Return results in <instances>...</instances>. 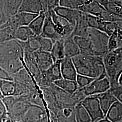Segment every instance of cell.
I'll return each mask as SVG.
<instances>
[{"label":"cell","mask_w":122,"mask_h":122,"mask_svg":"<svg viewBox=\"0 0 122 122\" xmlns=\"http://www.w3.org/2000/svg\"><path fill=\"white\" fill-rule=\"evenodd\" d=\"M23 42L13 39L0 44V66L12 76L25 67Z\"/></svg>","instance_id":"1"},{"label":"cell","mask_w":122,"mask_h":122,"mask_svg":"<svg viewBox=\"0 0 122 122\" xmlns=\"http://www.w3.org/2000/svg\"><path fill=\"white\" fill-rule=\"evenodd\" d=\"M72 59L78 74L95 79L106 75L103 57L80 53Z\"/></svg>","instance_id":"2"},{"label":"cell","mask_w":122,"mask_h":122,"mask_svg":"<svg viewBox=\"0 0 122 122\" xmlns=\"http://www.w3.org/2000/svg\"><path fill=\"white\" fill-rule=\"evenodd\" d=\"M103 61L110 88L122 86L119 82L122 74V48L108 51L103 56Z\"/></svg>","instance_id":"3"},{"label":"cell","mask_w":122,"mask_h":122,"mask_svg":"<svg viewBox=\"0 0 122 122\" xmlns=\"http://www.w3.org/2000/svg\"><path fill=\"white\" fill-rule=\"evenodd\" d=\"M87 37L92 43L94 56L103 57L108 51L109 36L98 30L89 28Z\"/></svg>","instance_id":"4"},{"label":"cell","mask_w":122,"mask_h":122,"mask_svg":"<svg viewBox=\"0 0 122 122\" xmlns=\"http://www.w3.org/2000/svg\"><path fill=\"white\" fill-rule=\"evenodd\" d=\"M92 119V122H96L105 116L101 109L97 95L86 96L81 102Z\"/></svg>","instance_id":"5"},{"label":"cell","mask_w":122,"mask_h":122,"mask_svg":"<svg viewBox=\"0 0 122 122\" xmlns=\"http://www.w3.org/2000/svg\"><path fill=\"white\" fill-rule=\"evenodd\" d=\"M21 122H49L48 110L46 107L31 105Z\"/></svg>","instance_id":"6"},{"label":"cell","mask_w":122,"mask_h":122,"mask_svg":"<svg viewBox=\"0 0 122 122\" xmlns=\"http://www.w3.org/2000/svg\"><path fill=\"white\" fill-rule=\"evenodd\" d=\"M48 12L52 18L55 30L61 39H64L71 35L75 26L65 19L57 15L53 10Z\"/></svg>","instance_id":"7"},{"label":"cell","mask_w":122,"mask_h":122,"mask_svg":"<svg viewBox=\"0 0 122 122\" xmlns=\"http://www.w3.org/2000/svg\"><path fill=\"white\" fill-rule=\"evenodd\" d=\"M110 88L109 79L106 75L96 78L86 87L82 88L86 96L97 95L108 91Z\"/></svg>","instance_id":"8"},{"label":"cell","mask_w":122,"mask_h":122,"mask_svg":"<svg viewBox=\"0 0 122 122\" xmlns=\"http://www.w3.org/2000/svg\"><path fill=\"white\" fill-rule=\"evenodd\" d=\"M31 105L19 96L17 100L8 111L9 120L12 122H21Z\"/></svg>","instance_id":"9"},{"label":"cell","mask_w":122,"mask_h":122,"mask_svg":"<svg viewBox=\"0 0 122 122\" xmlns=\"http://www.w3.org/2000/svg\"><path fill=\"white\" fill-rule=\"evenodd\" d=\"M40 88L45 101L46 107L49 111L57 115L61 109L51 86Z\"/></svg>","instance_id":"10"},{"label":"cell","mask_w":122,"mask_h":122,"mask_svg":"<svg viewBox=\"0 0 122 122\" xmlns=\"http://www.w3.org/2000/svg\"><path fill=\"white\" fill-rule=\"evenodd\" d=\"M23 60L25 66L29 70L30 74L37 84L39 81L41 77V72L35 61L34 52L24 49Z\"/></svg>","instance_id":"11"},{"label":"cell","mask_w":122,"mask_h":122,"mask_svg":"<svg viewBox=\"0 0 122 122\" xmlns=\"http://www.w3.org/2000/svg\"><path fill=\"white\" fill-rule=\"evenodd\" d=\"M51 86L61 109L64 107H74L77 105L72 94L60 89L54 84H52Z\"/></svg>","instance_id":"12"},{"label":"cell","mask_w":122,"mask_h":122,"mask_svg":"<svg viewBox=\"0 0 122 122\" xmlns=\"http://www.w3.org/2000/svg\"><path fill=\"white\" fill-rule=\"evenodd\" d=\"M61 74L63 78L76 81L77 73L72 58L65 57L60 62Z\"/></svg>","instance_id":"13"},{"label":"cell","mask_w":122,"mask_h":122,"mask_svg":"<svg viewBox=\"0 0 122 122\" xmlns=\"http://www.w3.org/2000/svg\"><path fill=\"white\" fill-rule=\"evenodd\" d=\"M38 15L26 12H19L8 19L13 26L17 29L20 26H28Z\"/></svg>","instance_id":"14"},{"label":"cell","mask_w":122,"mask_h":122,"mask_svg":"<svg viewBox=\"0 0 122 122\" xmlns=\"http://www.w3.org/2000/svg\"><path fill=\"white\" fill-rule=\"evenodd\" d=\"M53 10L58 15L65 19L74 26L77 20L81 13L77 9H72L60 6H57Z\"/></svg>","instance_id":"15"},{"label":"cell","mask_w":122,"mask_h":122,"mask_svg":"<svg viewBox=\"0 0 122 122\" xmlns=\"http://www.w3.org/2000/svg\"><path fill=\"white\" fill-rule=\"evenodd\" d=\"M19 12H26L37 15L45 12L43 0H23Z\"/></svg>","instance_id":"16"},{"label":"cell","mask_w":122,"mask_h":122,"mask_svg":"<svg viewBox=\"0 0 122 122\" xmlns=\"http://www.w3.org/2000/svg\"><path fill=\"white\" fill-rule=\"evenodd\" d=\"M83 13L100 18L105 11V9L96 0H90L81 5L78 9Z\"/></svg>","instance_id":"17"},{"label":"cell","mask_w":122,"mask_h":122,"mask_svg":"<svg viewBox=\"0 0 122 122\" xmlns=\"http://www.w3.org/2000/svg\"><path fill=\"white\" fill-rule=\"evenodd\" d=\"M40 36L52 40L53 43L57 40L61 39L55 30L54 25L50 14L47 12H45L44 26Z\"/></svg>","instance_id":"18"},{"label":"cell","mask_w":122,"mask_h":122,"mask_svg":"<svg viewBox=\"0 0 122 122\" xmlns=\"http://www.w3.org/2000/svg\"><path fill=\"white\" fill-rule=\"evenodd\" d=\"M34 55L35 61L41 72L48 70L53 63L50 52L38 50L34 52Z\"/></svg>","instance_id":"19"},{"label":"cell","mask_w":122,"mask_h":122,"mask_svg":"<svg viewBox=\"0 0 122 122\" xmlns=\"http://www.w3.org/2000/svg\"><path fill=\"white\" fill-rule=\"evenodd\" d=\"M13 80L15 82L23 84L30 89L36 88L35 81L31 76L30 74L26 70L25 66L15 74L12 76Z\"/></svg>","instance_id":"20"},{"label":"cell","mask_w":122,"mask_h":122,"mask_svg":"<svg viewBox=\"0 0 122 122\" xmlns=\"http://www.w3.org/2000/svg\"><path fill=\"white\" fill-rule=\"evenodd\" d=\"M88 28L89 27L87 25L86 20V14L81 12L76 21L74 30L71 35L73 37H86Z\"/></svg>","instance_id":"21"},{"label":"cell","mask_w":122,"mask_h":122,"mask_svg":"<svg viewBox=\"0 0 122 122\" xmlns=\"http://www.w3.org/2000/svg\"><path fill=\"white\" fill-rule=\"evenodd\" d=\"M16 30L8 18L4 23L0 25V44L15 39Z\"/></svg>","instance_id":"22"},{"label":"cell","mask_w":122,"mask_h":122,"mask_svg":"<svg viewBox=\"0 0 122 122\" xmlns=\"http://www.w3.org/2000/svg\"><path fill=\"white\" fill-rule=\"evenodd\" d=\"M64 40V49L65 57L73 58L81 53L78 45L71 35L67 37Z\"/></svg>","instance_id":"23"},{"label":"cell","mask_w":122,"mask_h":122,"mask_svg":"<svg viewBox=\"0 0 122 122\" xmlns=\"http://www.w3.org/2000/svg\"><path fill=\"white\" fill-rule=\"evenodd\" d=\"M101 109L105 117L110 107L114 102L118 101L109 90L102 94L97 95Z\"/></svg>","instance_id":"24"},{"label":"cell","mask_w":122,"mask_h":122,"mask_svg":"<svg viewBox=\"0 0 122 122\" xmlns=\"http://www.w3.org/2000/svg\"><path fill=\"white\" fill-rule=\"evenodd\" d=\"M73 39L81 54L94 56L92 43L88 37L74 36Z\"/></svg>","instance_id":"25"},{"label":"cell","mask_w":122,"mask_h":122,"mask_svg":"<svg viewBox=\"0 0 122 122\" xmlns=\"http://www.w3.org/2000/svg\"><path fill=\"white\" fill-rule=\"evenodd\" d=\"M112 122L122 121V103L117 101L110 107L105 117Z\"/></svg>","instance_id":"26"},{"label":"cell","mask_w":122,"mask_h":122,"mask_svg":"<svg viewBox=\"0 0 122 122\" xmlns=\"http://www.w3.org/2000/svg\"><path fill=\"white\" fill-rule=\"evenodd\" d=\"M108 12L122 17V2H113L108 0H96Z\"/></svg>","instance_id":"27"},{"label":"cell","mask_w":122,"mask_h":122,"mask_svg":"<svg viewBox=\"0 0 122 122\" xmlns=\"http://www.w3.org/2000/svg\"><path fill=\"white\" fill-rule=\"evenodd\" d=\"M23 0H3V10L7 18L10 17L19 12Z\"/></svg>","instance_id":"28"},{"label":"cell","mask_w":122,"mask_h":122,"mask_svg":"<svg viewBox=\"0 0 122 122\" xmlns=\"http://www.w3.org/2000/svg\"><path fill=\"white\" fill-rule=\"evenodd\" d=\"M63 39H59L54 42L50 52L53 62L61 60L65 57L64 49Z\"/></svg>","instance_id":"29"},{"label":"cell","mask_w":122,"mask_h":122,"mask_svg":"<svg viewBox=\"0 0 122 122\" xmlns=\"http://www.w3.org/2000/svg\"><path fill=\"white\" fill-rule=\"evenodd\" d=\"M20 96L30 105L46 107L37 88L30 90L28 93Z\"/></svg>","instance_id":"30"},{"label":"cell","mask_w":122,"mask_h":122,"mask_svg":"<svg viewBox=\"0 0 122 122\" xmlns=\"http://www.w3.org/2000/svg\"><path fill=\"white\" fill-rule=\"evenodd\" d=\"M53 84L57 87L71 94H72L79 88L76 81L63 78L54 81Z\"/></svg>","instance_id":"31"},{"label":"cell","mask_w":122,"mask_h":122,"mask_svg":"<svg viewBox=\"0 0 122 122\" xmlns=\"http://www.w3.org/2000/svg\"><path fill=\"white\" fill-rule=\"evenodd\" d=\"M122 48V30H116L109 36L108 50L111 51Z\"/></svg>","instance_id":"32"},{"label":"cell","mask_w":122,"mask_h":122,"mask_svg":"<svg viewBox=\"0 0 122 122\" xmlns=\"http://www.w3.org/2000/svg\"><path fill=\"white\" fill-rule=\"evenodd\" d=\"M45 18V12H42L39 14L28 25L36 36H39L43 30Z\"/></svg>","instance_id":"33"},{"label":"cell","mask_w":122,"mask_h":122,"mask_svg":"<svg viewBox=\"0 0 122 122\" xmlns=\"http://www.w3.org/2000/svg\"><path fill=\"white\" fill-rule=\"evenodd\" d=\"M15 92L16 86L14 81L0 80V93L2 96H15Z\"/></svg>","instance_id":"34"},{"label":"cell","mask_w":122,"mask_h":122,"mask_svg":"<svg viewBox=\"0 0 122 122\" xmlns=\"http://www.w3.org/2000/svg\"><path fill=\"white\" fill-rule=\"evenodd\" d=\"M35 36L28 26L19 27L15 34V39L22 42H25Z\"/></svg>","instance_id":"35"},{"label":"cell","mask_w":122,"mask_h":122,"mask_svg":"<svg viewBox=\"0 0 122 122\" xmlns=\"http://www.w3.org/2000/svg\"><path fill=\"white\" fill-rule=\"evenodd\" d=\"M74 111L76 122H92L89 113L81 103L76 105Z\"/></svg>","instance_id":"36"},{"label":"cell","mask_w":122,"mask_h":122,"mask_svg":"<svg viewBox=\"0 0 122 122\" xmlns=\"http://www.w3.org/2000/svg\"><path fill=\"white\" fill-rule=\"evenodd\" d=\"M24 49L31 52H35L39 50L40 45L38 39V36H35L29 39L25 42H23Z\"/></svg>","instance_id":"37"},{"label":"cell","mask_w":122,"mask_h":122,"mask_svg":"<svg viewBox=\"0 0 122 122\" xmlns=\"http://www.w3.org/2000/svg\"><path fill=\"white\" fill-rule=\"evenodd\" d=\"M38 39L40 45L39 50L50 52L52 48L53 42L52 40L46 38L41 37V36H38Z\"/></svg>","instance_id":"38"},{"label":"cell","mask_w":122,"mask_h":122,"mask_svg":"<svg viewBox=\"0 0 122 122\" xmlns=\"http://www.w3.org/2000/svg\"><path fill=\"white\" fill-rule=\"evenodd\" d=\"M83 4L81 0H59V6L77 9Z\"/></svg>","instance_id":"39"},{"label":"cell","mask_w":122,"mask_h":122,"mask_svg":"<svg viewBox=\"0 0 122 122\" xmlns=\"http://www.w3.org/2000/svg\"><path fill=\"white\" fill-rule=\"evenodd\" d=\"M95 79V78H93L89 76L77 74L76 81L78 85L79 88L81 89L86 87Z\"/></svg>","instance_id":"40"},{"label":"cell","mask_w":122,"mask_h":122,"mask_svg":"<svg viewBox=\"0 0 122 122\" xmlns=\"http://www.w3.org/2000/svg\"><path fill=\"white\" fill-rule=\"evenodd\" d=\"M9 120L8 110L1 98H0V122H7Z\"/></svg>","instance_id":"41"},{"label":"cell","mask_w":122,"mask_h":122,"mask_svg":"<svg viewBox=\"0 0 122 122\" xmlns=\"http://www.w3.org/2000/svg\"><path fill=\"white\" fill-rule=\"evenodd\" d=\"M45 12L53 10L59 6V0H43Z\"/></svg>","instance_id":"42"},{"label":"cell","mask_w":122,"mask_h":122,"mask_svg":"<svg viewBox=\"0 0 122 122\" xmlns=\"http://www.w3.org/2000/svg\"><path fill=\"white\" fill-rule=\"evenodd\" d=\"M109 90L118 101L122 103V86L110 88Z\"/></svg>","instance_id":"43"},{"label":"cell","mask_w":122,"mask_h":122,"mask_svg":"<svg viewBox=\"0 0 122 122\" xmlns=\"http://www.w3.org/2000/svg\"><path fill=\"white\" fill-rule=\"evenodd\" d=\"M72 95L74 101L77 104L81 103L86 97L82 88H78Z\"/></svg>","instance_id":"44"},{"label":"cell","mask_w":122,"mask_h":122,"mask_svg":"<svg viewBox=\"0 0 122 122\" xmlns=\"http://www.w3.org/2000/svg\"><path fill=\"white\" fill-rule=\"evenodd\" d=\"M0 80H13L12 76L9 74V73L1 66H0Z\"/></svg>","instance_id":"45"},{"label":"cell","mask_w":122,"mask_h":122,"mask_svg":"<svg viewBox=\"0 0 122 122\" xmlns=\"http://www.w3.org/2000/svg\"><path fill=\"white\" fill-rule=\"evenodd\" d=\"M96 122H112L109 120L108 119H107L106 117L101 118Z\"/></svg>","instance_id":"46"},{"label":"cell","mask_w":122,"mask_h":122,"mask_svg":"<svg viewBox=\"0 0 122 122\" xmlns=\"http://www.w3.org/2000/svg\"><path fill=\"white\" fill-rule=\"evenodd\" d=\"M2 97H3V96H2V95H1V93H0V98H2Z\"/></svg>","instance_id":"47"},{"label":"cell","mask_w":122,"mask_h":122,"mask_svg":"<svg viewBox=\"0 0 122 122\" xmlns=\"http://www.w3.org/2000/svg\"><path fill=\"white\" fill-rule=\"evenodd\" d=\"M122 122V121H121V122Z\"/></svg>","instance_id":"48"}]
</instances>
